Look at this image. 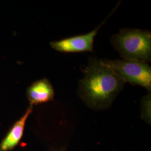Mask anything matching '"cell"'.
Wrapping results in <instances>:
<instances>
[{
    "label": "cell",
    "mask_w": 151,
    "mask_h": 151,
    "mask_svg": "<svg viewBox=\"0 0 151 151\" xmlns=\"http://www.w3.org/2000/svg\"><path fill=\"white\" fill-rule=\"evenodd\" d=\"M78 82V95L95 110L110 108L126 83L102 60L91 58Z\"/></svg>",
    "instance_id": "cell-1"
},
{
    "label": "cell",
    "mask_w": 151,
    "mask_h": 151,
    "mask_svg": "<svg viewBox=\"0 0 151 151\" xmlns=\"http://www.w3.org/2000/svg\"><path fill=\"white\" fill-rule=\"evenodd\" d=\"M110 42L123 60L151 61V34L149 31L121 29L112 36Z\"/></svg>",
    "instance_id": "cell-2"
},
{
    "label": "cell",
    "mask_w": 151,
    "mask_h": 151,
    "mask_svg": "<svg viewBox=\"0 0 151 151\" xmlns=\"http://www.w3.org/2000/svg\"><path fill=\"white\" fill-rule=\"evenodd\" d=\"M125 82L151 90V68L146 62L130 60H102Z\"/></svg>",
    "instance_id": "cell-3"
},
{
    "label": "cell",
    "mask_w": 151,
    "mask_h": 151,
    "mask_svg": "<svg viewBox=\"0 0 151 151\" xmlns=\"http://www.w3.org/2000/svg\"><path fill=\"white\" fill-rule=\"evenodd\" d=\"M105 20V21L106 20ZM105 22L91 32L84 35L65 38L50 43L54 50L63 53H80L93 51V42L99 30Z\"/></svg>",
    "instance_id": "cell-4"
},
{
    "label": "cell",
    "mask_w": 151,
    "mask_h": 151,
    "mask_svg": "<svg viewBox=\"0 0 151 151\" xmlns=\"http://www.w3.org/2000/svg\"><path fill=\"white\" fill-rule=\"evenodd\" d=\"M54 95V88L47 78L33 82L27 90V97L32 106L53 101Z\"/></svg>",
    "instance_id": "cell-5"
},
{
    "label": "cell",
    "mask_w": 151,
    "mask_h": 151,
    "mask_svg": "<svg viewBox=\"0 0 151 151\" xmlns=\"http://www.w3.org/2000/svg\"><path fill=\"white\" fill-rule=\"evenodd\" d=\"M32 110L33 106H29L22 117L12 125L0 143V151H10L17 146L22 139L27 121Z\"/></svg>",
    "instance_id": "cell-6"
},
{
    "label": "cell",
    "mask_w": 151,
    "mask_h": 151,
    "mask_svg": "<svg viewBox=\"0 0 151 151\" xmlns=\"http://www.w3.org/2000/svg\"><path fill=\"white\" fill-rule=\"evenodd\" d=\"M142 118L147 123H151V93L143 97L142 100Z\"/></svg>",
    "instance_id": "cell-7"
},
{
    "label": "cell",
    "mask_w": 151,
    "mask_h": 151,
    "mask_svg": "<svg viewBox=\"0 0 151 151\" xmlns=\"http://www.w3.org/2000/svg\"><path fill=\"white\" fill-rule=\"evenodd\" d=\"M64 151V150H63V149H62V150H60V151Z\"/></svg>",
    "instance_id": "cell-8"
}]
</instances>
